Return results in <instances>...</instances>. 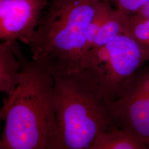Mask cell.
Returning <instances> with one entry per match:
<instances>
[{"label": "cell", "instance_id": "2", "mask_svg": "<svg viewBox=\"0 0 149 149\" xmlns=\"http://www.w3.org/2000/svg\"><path fill=\"white\" fill-rule=\"evenodd\" d=\"M101 0H50L27 45L48 69H83L88 26Z\"/></svg>", "mask_w": 149, "mask_h": 149}, {"label": "cell", "instance_id": "4", "mask_svg": "<svg viewBox=\"0 0 149 149\" xmlns=\"http://www.w3.org/2000/svg\"><path fill=\"white\" fill-rule=\"evenodd\" d=\"M149 56L127 34L86 53L82 68L100 87L108 102L117 100L127 90Z\"/></svg>", "mask_w": 149, "mask_h": 149}, {"label": "cell", "instance_id": "11", "mask_svg": "<svg viewBox=\"0 0 149 149\" xmlns=\"http://www.w3.org/2000/svg\"><path fill=\"white\" fill-rule=\"evenodd\" d=\"M127 34L138 43L149 56V18L128 15Z\"/></svg>", "mask_w": 149, "mask_h": 149}, {"label": "cell", "instance_id": "6", "mask_svg": "<svg viewBox=\"0 0 149 149\" xmlns=\"http://www.w3.org/2000/svg\"><path fill=\"white\" fill-rule=\"evenodd\" d=\"M50 0H0V39L27 44Z\"/></svg>", "mask_w": 149, "mask_h": 149}, {"label": "cell", "instance_id": "10", "mask_svg": "<svg viewBox=\"0 0 149 149\" xmlns=\"http://www.w3.org/2000/svg\"><path fill=\"white\" fill-rule=\"evenodd\" d=\"M114 10V9L112 7L110 0H101L98 3L95 14L87 28L85 54L93 47L100 29Z\"/></svg>", "mask_w": 149, "mask_h": 149}, {"label": "cell", "instance_id": "1", "mask_svg": "<svg viewBox=\"0 0 149 149\" xmlns=\"http://www.w3.org/2000/svg\"><path fill=\"white\" fill-rule=\"evenodd\" d=\"M13 47L21 74L1 109L5 128L0 149H64L53 76L43 65L27 59L17 40Z\"/></svg>", "mask_w": 149, "mask_h": 149}, {"label": "cell", "instance_id": "12", "mask_svg": "<svg viewBox=\"0 0 149 149\" xmlns=\"http://www.w3.org/2000/svg\"><path fill=\"white\" fill-rule=\"evenodd\" d=\"M116 8L128 15L134 14L143 6L149 2V0H110Z\"/></svg>", "mask_w": 149, "mask_h": 149}, {"label": "cell", "instance_id": "13", "mask_svg": "<svg viewBox=\"0 0 149 149\" xmlns=\"http://www.w3.org/2000/svg\"><path fill=\"white\" fill-rule=\"evenodd\" d=\"M134 14L149 18V2L140 7Z\"/></svg>", "mask_w": 149, "mask_h": 149}, {"label": "cell", "instance_id": "3", "mask_svg": "<svg viewBox=\"0 0 149 149\" xmlns=\"http://www.w3.org/2000/svg\"><path fill=\"white\" fill-rule=\"evenodd\" d=\"M48 70L53 78L64 149H89L98 134L116 125L109 103L84 69L70 73Z\"/></svg>", "mask_w": 149, "mask_h": 149}, {"label": "cell", "instance_id": "7", "mask_svg": "<svg viewBox=\"0 0 149 149\" xmlns=\"http://www.w3.org/2000/svg\"><path fill=\"white\" fill-rule=\"evenodd\" d=\"M88 149H148L142 139L117 125L98 134Z\"/></svg>", "mask_w": 149, "mask_h": 149}, {"label": "cell", "instance_id": "8", "mask_svg": "<svg viewBox=\"0 0 149 149\" xmlns=\"http://www.w3.org/2000/svg\"><path fill=\"white\" fill-rule=\"evenodd\" d=\"M14 41H5L0 44V90L6 95L16 88L21 74L20 63L14 50Z\"/></svg>", "mask_w": 149, "mask_h": 149}, {"label": "cell", "instance_id": "5", "mask_svg": "<svg viewBox=\"0 0 149 149\" xmlns=\"http://www.w3.org/2000/svg\"><path fill=\"white\" fill-rule=\"evenodd\" d=\"M109 108L116 125L138 135L149 149V66L137 72Z\"/></svg>", "mask_w": 149, "mask_h": 149}, {"label": "cell", "instance_id": "9", "mask_svg": "<svg viewBox=\"0 0 149 149\" xmlns=\"http://www.w3.org/2000/svg\"><path fill=\"white\" fill-rule=\"evenodd\" d=\"M128 19V14L114 9L102 26L93 48L104 45L118 36L127 34Z\"/></svg>", "mask_w": 149, "mask_h": 149}]
</instances>
